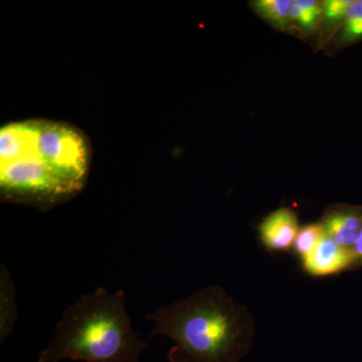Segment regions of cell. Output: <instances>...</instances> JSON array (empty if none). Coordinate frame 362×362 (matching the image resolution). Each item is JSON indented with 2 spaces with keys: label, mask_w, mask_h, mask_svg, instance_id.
Masks as SVG:
<instances>
[{
  "label": "cell",
  "mask_w": 362,
  "mask_h": 362,
  "mask_svg": "<svg viewBox=\"0 0 362 362\" xmlns=\"http://www.w3.org/2000/svg\"><path fill=\"white\" fill-rule=\"evenodd\" d=\"M92 147L76 126L45 119L0 129V197L45 211L80 194L89 176Z\"/></svg>",
  "instance_id": "cell-1"
},
{
  "label": "cell",
  "mask_w": 362,
  "mask_h": 362,
  "mask_svg": "<svg viewBox=\"0 0 362 362\" xmlns=\"http://www.w3.org/2000/svg\"><path fill=\"white\" fill-rule=\"evenodd\" d=\"M153 337L170 338L169 362H240L254 345L251 312L218 286L202 288L147 315Z\"/></svg>",
  "instance_id": "cell-2"
},
{
  "label": "cell",
  "mask_w": 362,
  "mask_h": 362,
  "mask_svg": "<svg viewBox=\"0 0 362 362\" xmlns=\"http://www.w3.org/2000/svg\"><path fill=\"white\" fill-rule=\"evenodd\" d=\"M37 362H140L147 342L133 329L122 290L83 295L64 311Z\"/></svg>",
  "instance_id": "cell-3"
},
{
  "label": "cell",
  "mask_w": 362,
  "mask_h": 362,
  "mask_svg": "<svg viewBox=\"0 0 362 362\" xmlns=\"http://www.w3.org/2000/svg\"><path fill=\"white\" fill-rule=\"evenodd\" d=\"M301 265L312 277H327L359 268L354 250L340 247L326 235L311 254L301 259Z\"/></svg>",
  "instance_id": "cell-4"
},
{
  "label": "cell",
  "mask_w": 362,
  "mask_h": 362,
  "mask_svg": "<svg viewBox=\"0 0 362 362\" xmlns=\"http://www.w3.org/2000/svg\"><path fill=\"white\" fill-rule=\"evenodd\" d=\"M258 230L259 240L268 251L283 252L293 249L300 228L296 214L282 207L266 216Z\"/></svg>",
  "instance_id": "cell-5"
},
{
  "label": "cell",
  "mask_w": 362,
  "mask_h": 362,
  "mask_svg": "<svg viewBox=\"0 0 362 362\" xmlns=\"http://www.w3.org/2000/svg\"><path fill=\"white\" fill-rule=\"evenodd\" d=\"M320 223L331 240L340 247L354 250L362 228V206L333 207L324 214Z\"/></svg>",
  "instance_id": "cell-6"
},
{
  "label": "cell",
  "mask_w": 362,
  "mask_h": 362,
  "mask_svg": "<svg viewBox=\"0 0 362 362\" xmlns=\"http://www.w3.org/2000/svg\"><path fill=\"white\" fill-rule=\"evenodd\" d=\"M18 318L13 278L4 263L0 264V343L6 341Z\"/></svg>",
  "instance_id": "cell-7"
},
{
  "label": "cell",
  "mask_w": 362,
  "mask_h": 362,
  "mask_svg": "<svg viewBox=\"0 0 362 362\" xmlns=\"http://www.w3.org/2000/svg\"><path fill=\"white\" fill-rule=\"evenodd\" d=\"M294 1L290 0H259L255 8L265 20L277 26H285L291 21V8Z\"/></svg>",
  "instance_id": "cell-8"
},
{
  "label": "cell",
  "mask_w": 362,
  "mask_h": 362,
  "mask_svg": "<svg viewBox=\"0 0 362 362\" xmlns=\"http://www.w3.org/2000/svg\"><path fill=\"white\" fill-rule=\"evenodd\" d=\"M324 235L325 233L320 221L304 226L298 232L296 240L293 245V250L300 259H303L316 249Z\"/></svg>",
  "instance_id": "cell-9"
},
{
  "label": "cell",
  "mask_w": 362,
  "mask_h": 362,
  "mask_svg": "<svg viewBox=\"0 0 362 362\" xmlns=\"http://www.w3.org/2000/svg\"><path fill=\"white\" fill-rule=\"evenodd\" d=\"M320 4L315 0H298L291 8V20L296 21L305 30H312L320 16Z\"/></svg>",
  "instance_id": "cell-10"
},
{
  "label": "cell",
  "mask_w": 362,
  "mask_h": 362,
  "mask_svg": "<svg viewBox=\"0 0 362 362\" xmlns=\"http://www.w3.org/2000/svg\"><path fill=\"white\" fill-rule=\"evenodd\" d=\"M362 40V2L354 1L343 21L341 40L344 44H351Z\"/></svg>",
  "instance_id": "cell-11"
},
{
  "label": "cell",
  "mask_w": 362,
  "mask_h": 362,
  "mask_svg": "<svg viewBox=\"0 0 362 362\" xmlns=\"http://www.w3.org/2000/svg\"><path fill=\"white\" fill-rule=\"evenodd\" d=\"M354 0H328L324 2L323 13L329 23H337L344 21L350 6Z\"/></svg>",
  "instance_id": "cell-12"
},
{
  "label": "cell",
  "mask_w": 362,
  "mask_h": 362,
  "mask_svg": "<svg viewBox=\"0 0 362 362\" xmlns=\"http://www.w3.org/2000/svg\"><path fill=\"white\" fill-rule=\"evenodd\" d=\"M354 252L356 254L357 261H358L359 267H362V228L358 238H357L356 245H354Z\"/></svg>",
  "instance_id": "cell-13"
},
{
  "label": "cell",
  "mask_w": 362,
  "mask_h": 362,
  "mask_svg": "<svg viewBox=\"0 0 362 362\" xmlns=\"http://www.w3.org/2000/svg\"><path fill=\"white\" fill-rule=\"evenodd\" d=\"M361 2H362V0H361Z\"/></svg>",
  "instance_id": "cell-14"
}]
</instances>
